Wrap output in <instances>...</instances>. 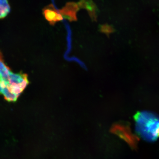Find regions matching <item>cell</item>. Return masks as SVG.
<instances>
[{"label":"cell","mask_w":159,"mask_h":159,"mask_svg":"<svg viewBox=\"0 0 159 159\" xmlns=\"http://www.w3.org/2000/svg\"><path fill=\"white\" fill-rule=\"evenodd\" d=\"M29 83L27 74L11 71L0 51V96L8 102H16Z\"/></svg>","instance_id":"obj_1"},{"label":"cell","mask_w":159,"mask_h":159,"mask_svg":"<svg viewBox=\"0 0 159 159\" xmlns=\"http://www.w3.org/2000/svg\"><path fill=\"white\" fill-rule=\"evenodd\" d=\"M136 130L142 139L154 142L159 138V118L148 111L140 112L134 117Z\"/></svg>","instance_id":"obj_2"},{"label":"cell","mask_w":159,"mask_h":159,"mask_svg":"<svg viewBox=\"0 0 159 159\" xmlns=\"http://www.w3.org/2000/svg\"><path fill=\"white\" fill-rule=\"evenodd\" d=\"M111 131L128 143L133 149H136L139 140V138L132 133L130 128L126 125L117 123L112 126Z\"/></svg>","instance_id":"obj_3"},{"label":"cell","mask_w":159,"mask_h":159,"mask_svg":"<svg viewBox=\"0 0 159 159\" xmlns=\"http://www.w3.org/2000/svg\"><path fill=\"white\" fill-rule=\"evenodd\" d=\"M43 14L47 21L51 25H54L57 22L61 21L63 20L59 10L56 9L52 4H50L43 9Z\"/></svg>","instance_id":"obj_4"},{"label":"cell","mask_w":159,"mask_h":159,"mask_svg":"<svg viewBox=\"0 0 159 159\" xmlns=\"http://www.w3.org/2000/svg\"><path fill=\"white\" fill-rule=\"evenodd\" d=\"M80 9L77 3L71 2L67 3L59 11L64 19L70 22L76 21L77 20V13Z\"/></svg>","instance_id":"obj_5"},{"label":"cell","mask_w":159,"mask_h":159,"mask_svg":"<svg viewBox=\"0 0 159 159\" xmlns=\"http://www.w3.org/2000/svg\"><path fill=\"white\" fill-rule=\"evenodd\" d=\"M80 8L85 9L93 21L97 20L98 10L93 0H80L77 3Z\"/></svg>","instance_id":"obj_6"},{"label":"cell","mask_w":159,"mask_h":159,"mask_svg":"<svg viewBox=\"0 0 159 159\" xmlns=\"http://www.w3.org/2000/svg\"><path fill=\"white\" fill-rule=\"evenodd\" d=\"M11 11L8 0H0V20L6 18Z\"/></svg>","instance_id":"obj_7"},{"label":"cell","mask_w":159,"mask_h":159,"mask_svg":"<svg viewBox=\"0 0 159 159\" xmlns=\"http://www.w3.org/2000/svg\"><path fill=\"white\" fill-rule=\"evenodd\" d=\"M100 30L102 33H105L107 35H109L111 33L113 32L114 29L111 26L108 25H105L101 26Z\"/></svg>","instance_id":"obj_8"}]
</instances>
